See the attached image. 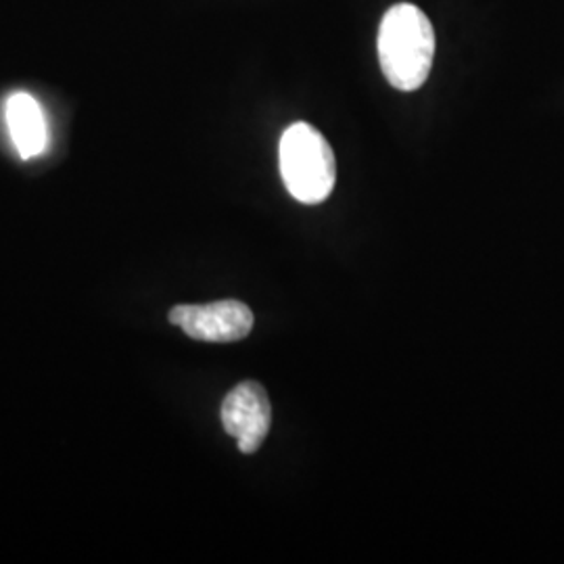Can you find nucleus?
Here are the masks:
<instances>
[{
	"instance_id": "f257e3e1",
	"label": "nucleus",
	"mask_w": 564,
	"mask_h": 564,
	"mask_svg": "<svg viewBox=\"0 0 564 564\" xmlns=\"http://www.w3.org/2000/svg\"><path fill=\"white\" fill-rule=\"evenodd\" d=\"M377 48L387 82L402 93L419 90L435 57L433 25L416 4H393L381 21Z\"/></svg>"
},
{
	"instance_id": "f03ea898",
	"label": "nucleus",
	"mask_w": 564,
	"mask_h": 564,
	"mask_svg": "<svg viewBox=\"0 0 564 564\" xmlns=\"http://www.w3.org/2000/svg\"><path fill=\"white\" fill-rule=\"evenodd\" d=\"M281 174L297 202L316 205L328 199L337 181V163L330 144L314 126L297 121L284 130Z\"/></svg>"
},
{
	"instance_id": "7ed1b4c3",
	"label": "nucleus",
	"mask_w": 564,
	"mask_h": 564,
	"mask_svg": "<svg viewBox=\"0 0 564 564\" xmlns=\"http://www.w3.org/2000/svg\"><path fill=\"white\" fill-rule=\"evenodd\" d=\"M170 323L182 328L191 339L205 343H235L245 339L253 328V312L235 300L176 305Z\"/></svg>"
},
{
	"instance_id": "20e7f679",
	"label": "nucleus",
	"mask_w": 564,
	"mask_h": 564,
	"mask_svg": "<svg viewBox=\"0 0 564 564\" xmlns=\"http://www.w3.org/2000/svg\"><path fill=\"white\" fill-rule=\"evenodd\" d=\"M223 424L226 433L237 440L242 454L258 452L272 424V405L262 384H237L224 400Z\"/></svg>"
},
{
	"instance_id": "39448f33",
	"label": "nucleus",
	"mask_w": 564,
	"mask_h": 564,
	"mask_svg": "<svg viewBox=\"0 0 564 564\" xmlns=\"http://www.w3.org/2000/svg\"><path fill=\"white\" fill-rule=\"evenodd\" d=\"M7 126L21 160L39 158L46 149V121L34 97L18 93L7 102Z\"/></svg>"
}]
</instances>
